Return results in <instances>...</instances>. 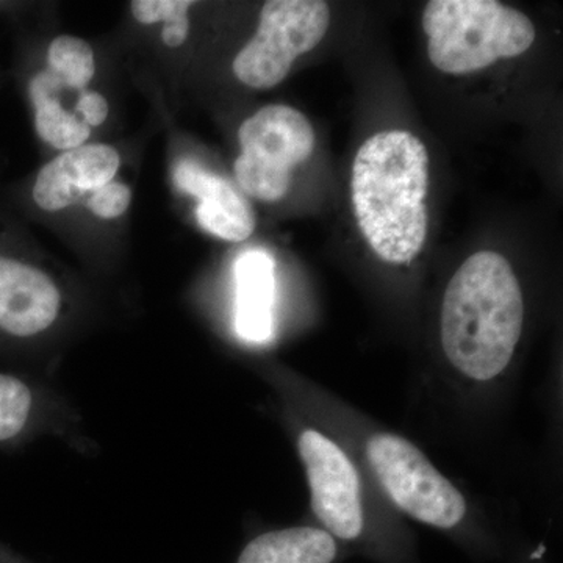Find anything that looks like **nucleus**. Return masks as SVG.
I'll return each mask as SVG.
<instances>
[{
  "label": "nucleus",
  "mask_w": 563,
  "mask_h": 563,
  "mask_svg": "<svg viewBox=\"0 0 563 563\" xmlns=\"http://www.w3.org/2000/svg\"><path fill=\"white\" fill-rule=\"evenodd\" d=\"M236 333L247 343H265L273 335L274 261L262 251H250L235 263Z\"/></svg>",
  "instance_id": "11"
},
{
  "label": "nucleus",
  "mask_w": 563,
  "mask_h": 563,
  "mask_svg": "<svg viewBox=\"0 0 563 563\" xmlns=\"http://www.w3.org/2000/svg\"><path fill=\"white\" fill-rule=\"evenodd\" d=\"M174 184L181 192L199 199L196 210L203 231L225 240L244 242L255 229V214L250 202L228 180L214 176L198 163L180 161L174 168Z\"/></svg>",
  "instance_id": "10"
},
{
  "label": "nucleus",
  "mask_w": 563,
  "mask_h": 563,
  "mask_svg": "<svg viewBox=\"0 0 563 563\" xmlns=\"http://www.w3.org/2000/svg\"><path fill=\"white\" fill-rule=\"evenodd\" d=\"M329 24L331 10L320 0L266 2L257 33L233 60V74L255 90L276 87L290 74L299 55L321 43Z\"/></svg>",
  "instance_id": "6"
},
{
  "label": "nucleus",
  "mask_w": 563,
  "mask_h": 563,
  "mask_svg": "<svg viewBox=\"0 0 563 563\" xmlns=\"http://www.w3.org/2000/svg\"><path fill=\"white\" fill-rule=\"evenodd\" d=\"M32 407L31 387L18 377L0 374V442L14 439L24 431Z\"/></svg>",
  "instance_id": "16"
},
{
  "label": "nucleus",
  "mask_w": 563,
  "mask_h": 563,
  "mask_svg": "<svg viewBox=\"0 0 563 563\" xmlns=\"http://www.w3.org/2000/svg\"><path fill=\"white\" fill-rule=\"evenodd\" d=\"M47 65L66 90L84 91L95 77V54L90 44L74 36L63 35L52 41Z\"/></svg>",
  "instance_id": "14"
},
{
  "label": "nucleus",
  "mask_w": 563,
  "mask_h": 563,
  "mask_svg": "<svg viewBox=\"0 0 563 563\" xmlns=\"http://www.w3.org/2000/svg\"><path fill=\"white\" fill-rule=\"evenodd\" d=\"M132 192L128 185L111 180L88 199V207L96 217L114 220L128 211Z\"/></svg>",
  "instance_id": "17"
},
{
  "label": "nucleus",
  "mask_w": 563,
  "mask_h": 563,
  "mask_svg": "<svg viewBox=\"0 0 563 563\" xmlns=\"http://www.w3.org/2000/svg\"><path fill=\"white\" fill-rule=\"evenodd\" d=\"M365 453L380 487L404 514L437 529L462 523L468 512L465 496L410 440L377 432Z\"/></svg>",
  "instance_id": "4"
},
{
  "label": "nucleus",
  "mask_w": 563,
  "mask_h": 563,
  "mask_svg": "<svg viewBox=\"0 0 563 563\" xmlns=\"http://www.w3.org/2000/svg\"><path fill=\"white\" fill-rule=\"evenodd\" d=\"M120 165V154L106 144H84L65 151L41 169L33 199L40 209L60 211L110 184Z\"/></svg>",
  "instance_id": "8"
},
{
  "label": "nucleus",
  "mask_w": 563,
  "mask_h": 563,
  "mask_svg": "<svg viewBox=\"0 0 563 563\" xmlns=\"http://www.w3.org/2000/svg\"><path fill=\"white\" fill-rule=\"evenodd\" d=\"M35 110V125L40 139L55 150L70 151L84 146L91 129L74 111L63 107L58 92L51 90L36 74L29 85Z\"/></svg>",
  "instance_id": "13"
},
{
  "label": "nucleus",
  "mask_w": 563,
  "mask_h": 563,
  "mask_svg": "<svg viewBox=\"0 0 563 563\" xmlns=\"http://www.w3.org/2000/svg\"><path fill=\"white\" fill-rule=\"evenodd\" d=\"M191 5L190 0H135L131 3V9L141 24L163 22L165 29L162 38L166 46L179 47L190 32L187 13Z\"/></svg>",
  "instance_id": "15"
},
{
  "label": "nucleus",
  "mask_w": 563,
  "mask_h": 563,
  "mask_svg": "<svg viewBox=\"0 0 563 563\" xmlns=\"http://www.w3.org/2000/svg\"><path fill=\"white\" fill-rule=\"evenodd\" d=\"M432 65L465 76L525 54L536 27L521 11L495 0H432L422 13Z\"/></svg>",
  "instance_id": "3"
},
{
  "label": "nucleus",
  "mask_w": 563,
  "mask_h": 563,
  "mask_svg": "<svg viewBox=\"0 0 563 563\" xmlns=\"http://www.w3.org/2000/svg\"><path fill=\"white\" fill-rule=\"evenodd\" d=\"M523 320V292L510 263L498 252H476L444 291V355L474 383H490L512 361Z\"/></svg>",
  "instance_id": "2"
},
{
  "label": "nucleus",
  "mask_w": 563,
  "mask_h": 563,
  "mask_svg": "<svg viewBox=\"0 0 563 563\" xmlns=\"http://www.w3.org/2000/svg\"><path fill=\"white\" fill-rule=\"evenodd\" d=\"M76 114L88 128H99L109 117V102L98 91H80Z\"/></svg>",
  "instance_id": "18"
},
{
  "label": "nucleus",
  "mask_w": 563,
  "mask_h": 563,
  "mask_svg": "<svg viewBox=\"0 0 563 563\" xmlns=\"http://www.w3.org/2000/svg\"><path fill=\"white\" fill-rule=\"evenodd\" d=\"M298 453L310 488V504L328 532L343 540L361 537L363 517L361 479L350 455L313 428L302 429Z\"/></svg>",
  "instance_id": "7"
},
{
  "label": "nucleus",
  "mask_w": 563,
  "mask_h": 563,
  "mask_svg": "<svg viewBox=\"0 0 563 563\" xmlns=\"http://www.w3.org/2000/svg\"><path fill=\"white\" fill-rule=\"evenodd\" d=\"M62 295L46 273L0 255V329L14 336L47 331L60 313Z\"/></svg>",
  "instance_id": "9"
},
{
  "label": "nucleus",
  "mask_w": 563,
  "mask_h": 563,
  "mask_svg": "<svg viewBox=\"0 0 563 563\" xmlns=\"http://www.w3.org/2000/svg\"><path fill=\"white\" fill-rule=\"evenodd\" d=\"M336 555L333 537L310 526L279 529L255 537L236 563H332Z\"/></svg>",
  "instance_id": "12"
},
{
  "label": "nucleus",
  "mask_w": 563,
  "mask_h": 563,
  "mask_svg": "<svg viewBox=\"0 0 563 563\" xmlns=\"http://www.w3.org/2000/svg\"><path fill=\"white\" fill-rule=\"evenodd\" d=\"M429 154L407 131L376 133L352 166V207L377 257L407 265L428 236Z\"/></svg>",
  "instance_id": "1"
},
{
  "label": "nucleus",
  "mask_w": 563,
  "mask_h": 563,
  "mask_svg": "<svg viewBox=\"0 0 563 563\" xmlns=\"http://www.w3.org/2000/svg\"><path fill=\"white\" fill-rule=\"evenodd\" d=\"M242 154L235 176L250 196L265 202L285 198L291 172L312 155L314 131L301 111L288 106H268L243 122L239 132Z\"/></svg>",
  "instance_id": "5"
}]
</instances>
